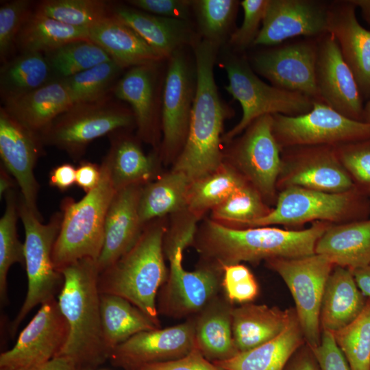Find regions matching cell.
Returning <instances> with one entry per match:
<instances>
[{
    "label": "cell",
    "instance_id": "816d5d0a",
    "mask_svg": "<svg viewBox=\"0 0 370 370\" xmlns=\"http://www.w3.org/2000/svg\"><path fill=\"white\" fill-rule=\"evenodd\" d=\"M197 217L188 212L181 223L174 224L165 233L163 240V251L165 258L177 249H185L193 244L197 234L196 220Z\"/></svg>",
    "mask_w": 370,
    "mask_h": 370
},
{
    "label": "cell",
    "instance_id": "94428289",
    "mask_svg": "<svg viewBox=\"0 0 370 370\" xmlns=\"http://www.w3.org/2000/svg\"><path fill=\"white\" fill-rule=\"evenodd\" d=\"M17 184L14 178L12 175L5 169V168L1 164L0 169V197L5 196V195L10 190L14 189V187Z\"/></svg>",
    "mask_w": 370,
    "mask_h": 370
},
{
    "label": "cell",
    "instance_id": "6125c7cd",
    "mask_svg": "<svg viewBox=\"0 0 370 370\" xmlns=\"http://www.w3.org/2000/svg\"><path fill=\"white\" fill-rule=\"evenodd\" d=\"M356 6L360 8L364 19L370 25V0H351Z\"/></svg>",
    "mask_w": 370,
    "mask_h": 370
},
{
    "label": "cell",
    "instance_id": "680465c9",
    "mask_svg": "<svg viewBox=\"0 0 370 370\" xmlns=\"http://www.w3.org/2000/svg\"><path fill=\"white\" fill-rule=\"evenodd\" d=\"M11 370H87L79 366L72 358L56 356L42 364Z\"/></svg>",
    "mask_w": 370,
    "mask_h": 370
},
{
    "label": "cell",
    "instance_id": "f907efd6",
    "mask_svg": "<svg viewBox=\"0 0 370 370\" xmlns=\"http://www.w3.org/2000/svg\"><path fill=\"white\" fill-rule=\"evenodd\" d=\"M127 3L138 10L156 16L190 21L193 1L130 0Z\"/></svg>",
    "mask_w": 370,
    "mask_h": 370
},
{
    "label": "cell",
    "instance_id": "e575fe53",
    "mask_svg": "<svg viewBox=\"0 0 370 370\" xmlns=\"http://www.w3.org/2000/svg\"><path fill=\"white\" fill-rule=\"evenodd\" d=\"M191 182L184 173L172 170L143 186L138 206L141 224L186 210Z\"/></svg>",
    "mask_w": 370,
    "mask_h": 370
},
{
    "label": "cell",
    "instance_id": "6da1fadb",
    "mask_svg": "<svg viewBox=\"0 0 370 370\" xmlns=\"http://www.w3.org/2000/svg\"><path fill=\"white\" fill-rule=\"evenodd\" d=\"M219 47L201 38L193 46L196 92L187 137L173 169L191 182L214 172L223 164L221 134L224 121L232 112L221 100L214 79Z\"/></svg>",
    "mask_w": 370,
    "mask_h": 370
},
{
    "label": "cell",
    "instance_id": "91938a15",
    "mask_svg": "<svg viewBox=\"0 0 370 370\" xmlns=\"http://www.w3.org/2000/svg\"><path fill=\"white\" fill-rule=\"evenodd\" d=\"M350 271L354 275L359 289L365 297L370 299V264L362 268Z\"/></svg>",
    "mask_w": 370,
    "mask_h": 370
},
{
    "label": "cell",
    "instance_id": "9a60e30c",
    "mask_svg": "<svg viewBox=\"0 0 370 370\" xmlns=\"http://www.w3.org/2000/svg\"><path fill=\"white\" fill-rule=\"evenodd\" d=\"M282 166L277 186H297L341 193L355 188L334 147L297 146L282 149Z\"/></svg>",
    "mask_w": 370,
    "mask_h": 370
},
{
    "label": "cell",
    "instance_id": "f546056e",
    "mask_svg": "<svg viewBox=\"0 0 370 370\" xmlns=\"http://www.w3.org/2000/svg\"><path fill=\"white\" fill-rule=\"evenodd\" d=\"M314 252L349 270L369 265L370 219L332 224L317 241Z\"/></svg>",
    "mask_w": 370,
    "mask_h": 370
},
{
    "label": "cell",
    "instance_id": "bcb514c9",
    "mask_svg": "<svg viewBox=\"0 0 370 370\" xmlns=\"http://www.w3.org/2000/svg\"><path fill=\"white\" fill-rule=\"evenodd\" d=\"M30 0H13L0 7V59L2 63L10 59L16 39L25 22L32 13Z\"/></svg>",
    "mask_w": 370,
    "mask_h": 370
},
{
    "label": "cell",
    "instance_id": "db71d44e",
    "mask_svg": "<svg viewBox=\"0 0 370 370\" xmlns=\"http://www.w3.org/2000/svg\"><path fill=\"white\" fill-rule=\"evenodd\" d=\"M137 370H223L206 359L195 347L182 358L144 365Z\"/></svg>",
    "mask_w": 370,
    "mask_h": 370
},
{
    "label": "cell",
    "instance_id": "f5cc1de1",
    "mask_svg": "<svg viewBox=\"0 0 370 370\" xmlns=\"http://www.w3.org/2000/svg\"><path fill=\"white\" fill-rule=\"evenodd\" d=\"M321 370H350L332 333L322 331L319 345L311 349Z\"/></svg>",
    "mask_w": 370,
    "mask_h": 370
},
{
    "label": "cell",
    "instance_id": "e0dca14e",
    "mask_svg": "<svg viewBox=\"0 0 370 370\" xmlns=\"http://www.w3.org/2000/svg\"><path fill=\"white\" fill-rule=\"evenodd\" d=\"M316 58L317 38L257 53L251 64L254 70L273 86L322 102L315 82Z\"/></svg>",
    "mask_w": 370,
    "mask_h": 370
},
{
    "label": "cell",
    "instance_id": "f1b7e54d",
    "mask_svg": "<svg viewBox=\"0 0 370 370\" xmlns=\"http://www.w3.org/2000/svg\"><path fill=\"white\" fill-rule=\"evenodd\" d=\"M88 36L123 69L164 60L133 29L113 14L89 29Z\"/></svg>",
    "mask_w": 370,
    "mask_h": 370
},
{
    "label": "cell",
    "instance_id": "5b68a950",
    "mask_svg": "<svg viewBox=\"0 0 370 370\" xmlns=\"http://www.w3.org/2000/svg\"><path fill=\"white\" fill-rule=\"evenodd\" d=\"M97 187L79 201L66 197L62 201V221L55 242L52 259L56 269L83 258L97 260L103 245L106 216L116 192L109 169L102 161Z\"/></svg>",
    "mask_w": 370,
    "mask_h": 370
},
{
    "label": "cell",
    "instance_id": "cb8c5ba5",
    "mask_svg": "<svg viewBox=\"0 0 370 370\" xmlns=\"http://www.w3.org/2000/svg\"><path fill=\"white\" fill-rule=\"evenodd\" d=\"M143 186L116 190L104 225V241L97 260L99 272L113 264L136 243L145 226L140 221L139 200Z\"/></svg>",
    "mask_w": 370,
    "mask_h": 370
},
{
    "label": "cell",
    "instance_id": "3957f363",
    "mask_svg": "<svg viewBox=\"0 0 370 370\" xmlns=\"http://www.w3.org/2000/svg\"><path fill=\"white\" fill-rule=\"evenodd\" d=\"M60 273L64 282L57 301L69 332L57 356L69 357L87 370L98 369L109 360L110 352L102 334L97 260L80 259Z\"/></svg>",
    "mask_w": 370,
    "mask_h": 370
},
{
    "label": "cell",
    "instance_id": "603a6c76",
    "mask_svg": "<svg viewBox=\"0 0 370 370\" xmlns=\"http://www.w3.org/2000/svg\"><path fill=\"white\" fill-rule=\"evenodd\" d=\"M352 1L328 3V33L335 38L352 71L362 98H370V30L363 27Z\"/></svg>",
    "mask_w": 370,
    "mask_h": 370
},
{
    "label": "cell",
    "instance_id": "c3c4849f",
    "mask_svg": "<svg viewBox=\"0 0 370 370\" xmlns=\"http://www.w3.org/2000/svg\"><path fill=\"white\" fill-rule=\"evenodd\" d=\"M221 289L232 304L251 303L258 295L259 286L250 269L241 263L223 266Z\"/></svg>",
    "mask_w": 370,
    "mask_h": 370
},
{
    "label": "cell",
    "instance_id": "8d00e7d4",
    "mask_svg": "<svg viewBox=\"0 0 370 370\" xmlns=\"http://www.w3.org/2000/svg\"><path fill=\"white\" fill-rule=\"evenodd\" d=\"M89 39L88 29L63 23L34 10L16 39L20 53H46L69 42Z\"/></svg>",
    "mask_w": 370,
    "mask_h": 370
},
{
    "label": "cell",
    "instance_id": "be15d7a7",
    "mask_svg": "<svg viewBox=\"0 0 370 370\" xmlns=\"http://www.w3.org/2000/svg\"><path fill=\"white\" fill-rule=\"evenodd\" d=\"M362 121L370 123V98L364 106Z\"/></svg>",
    "mask_w": 370,
    "mask_h": 370
},
{
    "label": "cell",
    "instance_id": "7402d4cb",
    "mask_svg": "<svg viewBox=\"0 0 370 370\" xmlns=\"http://www.w3.org/2000/svg\"><path fill=\"white\" fill-rule=\"evenodd\" d=\"M130 68L114 85V97L128 103L134 115L140 139L154 145L161 125L162 95L159 64Z\"/></svg>",
    "mask_w": 370,
    "mask_h": 370
},
{
    "label": "cell",
    "instance_id": "681fc988",
    "mask_svg": "<svg viewBox=\"0 0 370 370\" xmlns=\"http://www.w3.org/2000/svg\"><path fill=\"white\" fill-rule=\"evenodd\" d=\"M269 0H243L240 2L243 10L241 27L234 30L229 38L230 44L237 51L253 45L265 14Z\"/></svg>",
    "mask_w": 370,
    "mask_h": 370
},
{
    "label": "cell",
    "instance_id": "d6a6232c",
    "mask_svg": "<svg viewBox=\"0 0 370 370\" xmlns=\"http://www.w3.org/2000/svg\"><path fill=\"white\" fill-rule=\"evenodd\" d=\"M116 132L110 134V147L103 160L114 189L151 182L156 172V157L146 155L134 138Z\"/></svg>",
    "mask_w": 370,
    "mask_h": 370
},
{
    "label": "cell",
    "instance_id": "30bf717a",
    "mask_svg": "<svg viewBox=\"0 0 370 370\" xmlns=\"http://www.w3.org/2000/svg\"><path fill=\"white\" fill-rule=\"evenodd\" d=\"M267 267L277 273L288 286L306 343L313 349L321 341L320 310L325 287L335 265L314 254L295 258H273Z\"/></svg>",
    "mask_w": 370,
    "mask_h": 370
},
{
    "label": "cell",
    "instance_id": "277c9868",
    "mask_svg": "<svg viewBox=\"0 0 370 370\" xmlns=\"http://www.w3.org/2000/svg\"><path fill=\"white\" fill-rule=\"evenodd\" d=\"M166 227L147 223L140 236L124 255L99 272L100 293L118 295L140 309L160 328L156 307L158 291L166 280L163 240Z\"/></svg>",
    "mask_w": 370,
    "mask_h": 370
},
{
    "label": "cell",
    "instance_id": "11a10c76",
    "mask_svg": "<svg viewBox=\"0 0 370 370\" xmlns=\"http://www.w3.org/2000/svg\"><path fill=\"white\" fill-rule=\"evenodd\" d=\"M101 177V166L84 160L76 169L75 184L87 194L97 187Z\"/></svg>",
    "mask_w": 370,
    "mask_h": 370
},
{
    "label": "cell",
    "instance_id": "4316f807",
    "mask_svg": "<svg viewBox=\"0 0 370 370\" xmlns=\"http://www.w3.org/2000/svg\"><path fill=\"white\" fill-rule=\"evenodd\" d=\"M74 103L68 87L60 79L8 101L3 108L23 126L39 134Z\"/></svg>",
    "mask_w": 370,
    "mask_h": 370
},
{
    "label": "cell",
    "instance_id": "ac0fdd59",
    "mask_svg": "<svg viewBox=\"0 0 370 370\" xmlns=\"http://www.w3.org/2000/svg\"><path fill=\"white\" fill-rule=\"evenodd\" d=\"M195 347L194 319L165 328L140 332L116 347L110 353L112 365L124 370L175 360Z\"/></svg>",
    "mask_w": 370,
    "mask_h": 370
},
{
    "label": "cell",
    "instance_id": "44dd1931",
    "mask_svg": "<svg viewBox=\"0 0 370 370\" xmlns=\"http://www.w3.org/2000/svg\"><path fill=\"white\" fill-rule=\"evenodd\" d=\"M328 8L319 1L269 0L253 45H277L299 36L318 38L328 33Z\"/></svg>",
    "mask_w": 370,
    "mask_h": 370
},
{
    "label": "cell",
    "instance_id": "f35d334b",
    "mask_svg": "<svg viewBox=\"0 0 370 370\" xmlns=\"http://www.w3.org/2000/svg\"><path fill=\"white\" fill-rule=\"evenodd\" d=\"M112 3L103 0H43L34 11L66 25L89 29L109 16Z\"/></svg>",
    "mask_w": 370,
    "mask_h": 370
},
{
    "label": "cell",
    "instance_id": "9c48e42d",
    "mask_svg": "<svg viewBox=\"0 0 370 370\" xmlns=\"http://www.w3.org/2000/svg\"><path fill=\"white\" fill-rule=\"evenodd\" d=\"M223 68L228 78L225 89L239 102L243 110L240 121L223 137L225 142L232 141L263 115L294 116L306 114L312 108L314 101L305 95L269 85L261 80L244 58L227 57Z\"/></svg>",
    "mask_w": 370,
    "mask_h": 370
},
{
    "label": "cell",
    "instance_id": "484cf974",
    "mask_svg": "<svg viewBox=\"0 0 370 370\" xmlns=\"http://www.w3.org/2000/svg\"><path fill=\"white\" fill-rule=\"evenodd\" d=\"M234 304L224 295H218L193 317L196 348L214 362L227 360L238 353L232 333Z\"/></svg>",
    "mask_w": 370,
    "mask_h": 370
},
{
    "label": "cell",
    "instance_id": "5bb4252c",
    "mask_svg": "<svg viewBox=\"0 0 370 370\" xmlns=\"http://www.w3.org/2000/svg\"><path fill=\"white\" fill-rule=\"evenodd\" d=\"M162 95V153L166 159L180 154L186 141L196 92V69L184 49L168 59Z\"/></svg>",
    "mask_w": 370,
    "mask_h": 370
},
{
    "label": "cell",
    "instance_id": "b9f144b4",
    "mask_svg": "<svg viewBox=\"0 0 370 370\" xmlns=\"http://www.w3.org/2000/svg\"><path fill=\"white\" fill-rule=\"evenodd\" d=\"M332 335L350 370H370V299L356 319Z\"/></svg>",
    "mask_w": 370,
    "mask_h": 370
},
{
    "label": "cell",
    "instance_id": "2e32d148",
    "mask_svg": "<svg viewBox=\"0 0 370 370\" xmlns=\"http://www.w3.org/2000/svg\"><path fill=\"white\" fill-rule=\"evenodd\" d=\"M68 332L57 299L43 303L13 347L0 354V370L24 368L51 360L63 347Z\"/></svg>",
    "mask_w": 370,
    "mask_h": 370
},
{
    "label": "cell",
    "instance_id": "60d3db41",
    "mask_svg": "<svg viewBox=\"0 0 370 370\" xmlns=\"http://www.w3.org/2000/svg\"><path fill=\"white\" fill-rule=\"evenodd\" d=\"M51 69L61 79L112 60L109 55L90 39L77 40L44 54Z\"/></svg>",
    "mask_w": 370,
    "mask_h": 370
},
{
    "label": "cell",
    "instance_id": "ffe728a7",
    "mask_svg": "<svg viewBox=\"0 0 370 370\" xmlns=\"http://www.w3.org/2000/svg\"><path fill=\"white\" fill-rule=\"evenodd\" d=\"M43 145L39 135L27 129L0 108V156L1 165L12 175L26 206L42 220L37 208L39 184L34 168Z\"/></svg>",
    "mask_w": 370,
    "mask_h": 370
},
{
    "label": "cell",
    "instance_id": "7a4b0ae2",
    "mask_svg": "<svg viewBox=\"0 0 370 370\" xmlns=\"http://www.w3.org/2000/svg\"><path fill=\"white\" fill-rule=\"evenodd\" d=\"M331 225L317 221L305 230H286L267 226L235 228L208 220L197 232L193 245L204 262L221 269L241 262L300 258L315 254L317 241Z\"/></svg>",
    "mask_w": 370,
    "mask_h": 370
},
{
    "label": "cell",
    "instance_id": "d4e9b609",
    "mask_svg": "<svg viewBox=\"0 0 370 370\" xmlns=\"http://www.w3.org/2000/svg\"><path fill=\"white\" fill-rule=\"evenodd\" d=\"M112 13L133 29L163 60L191 47L200 38L190 21L151 14L123 4L112 6Z\"/></svg>",
    "mask_w": 370,
    "mask_h": 370
},
{
    "label": "cell",
    "instance_id": "ee69618b",
    "mask_svg": "<svg viewBox=\"0 0 370 370\" xmlns=\"http://www.w3.org/2000/svg\"><path fill=\"white\" fill-rule=\"evenodd\" d=\"M122 71L112 60L62 79L75 103L94 101L109 95Z\"/></svg>",
    "mask_w": 370,
    "mask_h": 370
},
{
    "label": "cell",
    "instance_id": "836d02e7",
    "mask_svg": "<svg viewBox=\"0 0 370 370\" xmlns=\"http://www.w3.org/2000/svg\"><path fill=\"white\" fill-rule=\"evenodd\" d=\"M103 338L110 352L134 335L158 328L140 309L125 298L100 293Z\"/></svg>",
    "mask_w": 370,
    "mask_h": 370
},
{
    "label": "cell",
    "instance_id": "8992f818",
    "mask_svg": "<svg viewBox=\"0 0 370 370\" xmlns=\"http://www.w3.org/2000/svg\"><path fill=\"white\" fill-rule=\"evenodd\" d=\"M18 210L25 230L23 244L28 287L24 302L11 323L10 329L12 336L34 308L56 298L64 282L62 274L56 269L52 259L53 246L61 227L62 212L53 214L49 221L44 224L26 206L21 196Z\"/></svg>",
    "mask_w": 370,
    "mask_h": 370
},
{
    "label": "cell",
    "instance_id": "83f0119b",
    "mask_svg": "<svg viewBox=\"0 0 370 370\" xmlns=\"http://www.w3.org/2000/svg\"><path fill=\"white\" fill-rule=\"evenodd\" d=\"M294 312L293 308L282 310L252 303L234 307L232 333L238 352L255 348L278 336L286 328Z\"/></svg>",
    "mask_w": 370,
    "mask_h": 370
},
{
    "label": "cell",
    "instance_id": "d590c367",
    "mask_svg": "<svg viewBox=\"0 0 370 370\" xmlns=\"http://www.w3.org/2000/svg\"><path fill=\"white\" fill-rule=\"evenodd\" d=\"M51 66L41 53H20L2 63L0 92L3 103L18 98L51 80Z\"/></svg>",
    "mask_w": 370,
    "mask_h": 370
},
{
    "label": "cell",
    "instance_id": "ba28073f",
    "mask_svg": "<svg viewBox=\"0 0 370 370\" xmlns=\"http://www.w3.org/2000/svg\"><path fill=\"white\" fill-rule=\"evenodd\" d=\"M369 214V198L356 187L331 193L290 186L281 191L275 207L249 227L297 225L314 221L341 224L367 219Z\"/></svg>",
    "mask_w": 370,
    "mask_h": 370
},
{
    "label": "cell",
    "instance_id": "4fadbf2b",
    "mask_svg": "<svg viewBox=\"0 0 370 370\" xmlns=\"http://www.w3.org/2000/svg\"><path fill=\"white\" fill-rule=\"evenodd\" d=\"M281 152L273 132L272 115L265 114L245 130L231 147L229 156L263 199L273 200L282 166Z\"/></svg>",
    "mask_w": 370,
    "mask_h": 370
},
{
    "label": "cell",
    "instance_id": "7bdbcfd3",
    "mask_svg": "<svg viewBox=\"0 0 370 370\" xmlns=\"http://www.w3.org/2000/svg\"><path fill=\"white\" fill-rule=\"evenodd\" d=\"M270 211L258 191L247 182L213 208L212 217L216 221L237 223L238 227H249L252 223L266 216Z\"/></svg>",
    "mask_w": 370,
    "mask_h": 370
},
{
    "label": "cell",
    "instance_id": "74e56055",
    "mask_svg": "<svg viewBox=\"0 0 370 370\" xmlns=\"http://www.w3.org/2000/svg\"><path fill=\"white\" fill-rule=\"evenodd\" d=\"M231 164L223 163L217 171L191 182L186 210L199 217L223 202L247 180Z\"/></svg>",
    "mask_w": 370,
    "mask_h": 370
},
{
    "label": "cell",
    "instance_id": "9f6ffc18",
    "mask_svg": "<svg viewBox=\"0 0 370 370\" xmlns=\"http://www.w3.org/2000/svg\"><path fill=\"white\" fill-rule=\"evenodd\" d=\"M284 370H321L311 348L304 344L292 356Z\"/></svg>",
    "mask_w": 370,
    "mask_h": 370
},
{
    "label": "cell",
    "instance_id": "4dcf8cb0",
    "mask_svg": "<svg viewBox=\"0 0 370 370\" xmlns=\"http://www.w3.org/2000/svg\"><path fill=\"white\" fill-rule=\"evenodd\" d=\"M350 270L335 266L327 281L320 310L322 331L334 333L352 323L366 304Z\"/></svg>",
    "mask_w": 370,
    "mask_h": 370
},
{
    "label": "cell",
    "instance_id": "6f0895ef",
    "mask_svg": "<svg viewBox=\"0 0 370 370\" xmlns=\"http://www.w3.org/2000/svg\"><path fill=\"white\" fill-rule=\"evenodd\" d=\"M76 169L69 163L54 167L49 173V183L61 191H65L75 184Z\"/></svg>",
    "mask_w": 370,
    "mask_h": 370
},
{
    "label": "cell",
    "instance_id": "8fae6325",
    "mask_svg": "<svg viewBox=\"0 0 370 370\" xmlns=\"http://www.w3.org/2000/svg\"><path fill=\"white\" fill-rule=\"evenodd\" d=\"M273 132L281 149L341 145L370 139V123L347 118L322 102L298 116L272 114Z\"/></svg>",
    "mask_w": 370,
    "mask_h": 370
},
{
    "label": "cell",
    "instance_id": "ab89813d",
    "mask_svg": "<svg viewBox=\"0 0 370 370\" xmlns=\"http://www.w3.org/2000/svg\"><path fill=\"white\" fill-rule=\"evenodd\" d=\"M5 210L0 219V300L8 302L7 277L11 266L25 264L24 244L18 238L16 222L18 216V200L14 189L5 195Z\"/></svg>",
    "mask_w": 370,
    "mask_h": 370
},
{
    "label": "cell",
    "instance_id": "1f68e13d",
    "mask_svg": "<svg viewBox=\"0 0 370 370\" xmlns=\"http://www.w3.org/2000/svg\"><path fill=\"white\" fill-rule=\"evenodd\" d=\"M305 343L295 311L286 328L273 339L213 363L223 370H284L292 356Z\"/></svg>",
    "mask_w": 370,
    "mask_h": 370
},
{
    "label": "cell",
    "instance_id": "f6af8a7d",
    "mask_svg": "<svg viewBox=\"0 0 370 370\" xmlns=\"http://www.w3.org/2000/svg\"><path fill=\"white\" fill-rule=\"evenodd\" d=\"M239 4L235 0L193 1L200 38L221 46L230 32Z\"/></svg>",
    "mask_w": 370,
    "mask_h": 370
},
{
    "label": "cell",
    "instance_id": "7dc6e473",
    "mask_svg": "<svg viewBox=\"0 0 370 370\" xmlns=\"http://www.w3.org/2000/svg\"><path fill=\"white\" fill-rule=\"evenodd\" d=\"M334 147L355 187L370 198V139Z\"/></svg>",
    "mask_w": 370,
    "mask_h": 370
},
{
    "label": "cell",
    "instance_id": "7c38bea8",
    "mask_svg": "<svg viewBox=\"0 0 370 370\" xmlns=\"http://www.w3.org/2000/svg\"><path fill=\"white\" fill-rule=\"evenodd\" d=\"M183 251L178 248L167 258L168 276L156 299L159 314L177 319L195 316L219 295L223 275L221 268L204 261L194 271H186Z\"/></svg>",
    "mask_w": 370,
    "mask_h": 370
},
{
    "label": "cell",
    "instance_id": "d6986e66",
    "mask_svg": "<svg viewBox=\"0 0 370 370\" xmlns=\"http://www.w3.org/2000/svg\"><path fill=\"white\" fill-rule=\"evenodd\" d=\"M315 82L323 103L347 118L362 121V96L335 38L330 33L317 38Z\"/></svg>",
    "mask_w": 370,
    "mask_h": 370
},
{
    "label": "cell",
    "instance_id": "52a82bcc",
    "mask_svg": "<svg viewBox=\"0 0 370 370\" xmlns=\"http://www.w3.org/2000/svg\"><path fill=\"white\" fill-rule=\"evenodd\" d=\"M134 124L132 110L108 95L97 101L74 103L38 135L43 145L56 147L77 160L94 140Z\"/></svg>",
    "mask_w": 370,
    "mask_h": 370
}]
</instances>
